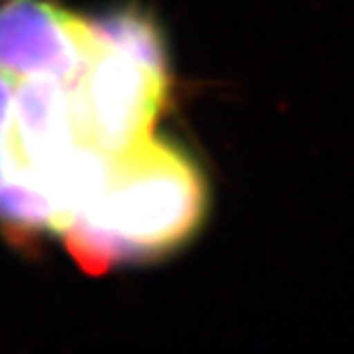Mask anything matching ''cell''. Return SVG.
Returning a JSON list of instances; mask_svg holds the SVG:
<instances>
[{"label":"cell","mask_w":354,"mask_h":354,"mask_svg":"<svg viewBox=\"0 0 354 354\" xmlns=\"http://www.w3.org/2000/svg\"><path fill=\"white\" fill-rule=\"evenodd\" d=\"M207 198L205 175L187 152L147 138L113 157L102 198L74 216L62 237L88 274L154 260L180 249L201 230Z\"/></svg>","instance_id":"obj_1"},{"label":"cell","mask_w":354,"mask_h":354,"mask_svg":"<svg viewBox=\"0 0 354 354\" xmlns=\"http://www.w3.org/2000/svg\"><path fill=\"white\" fill-rule=\"evenodd\" d=\"M67 92L83 143L120 157L152 138V127L166 109L168 74L90 39L86 62Z\"/></svg>","instance_id":"obj_2"},{"label":"cell","mask_w":354,"mask_h":354,"mask_svg":"<svg viewBox=\"0 0 354 354\" xmlns=\"http://www.w3.org/2000/svg\"><path fill=\"white\" fill-rule=\"evenodd\" d=\"M90 39L83 17L51 0H0V74L12 81H74Z\"/></svg>","instance_id":"obj_3"},{"label":"cell","mask_w":354,"mask_h":354,"mask_svg":"<svg viewBox=\"0 0 354 354\" xmlns=\"http://www.w3.org/2000/svg\"><path fill=\"white\" fill-rule=\"evenodd\" d=\"M88 37L97 46L118 51L140 65L168 74V55L159 26L140 7H120L97 17L83 19Z\"/></svg>","instance_id":"obj_4"},{"label":"cell","mask_w":354,"mask_h":354,"mask_svg":"<svg viewBox=\"0 0 354 354\" xmlns=\"http://www.w3.org/2000/svg\"><path fill=\"white\" fill-rule=\"evenodd\" d=\"M0 225L17 239L37 237L39 232H62L65 218L44 191L32 184L7 180L0 187Z\"/></svg>","instance_id":"obj_5"},{"label":"cell","mask_w":354,"mask_h":354,"mask_svg":"<svg viewBox=\"0 0 354 354\" xmlns=\"http://www.w3.org/2000/svg\"><path fill=\"white\" fill-rule=\"evenodd\" d=\"M14 122V90L12 79L0 74V187L7 182L5 171V152H7V140H10Z\"/></svg>","instance_id":"obj_6"}]
</instances>
